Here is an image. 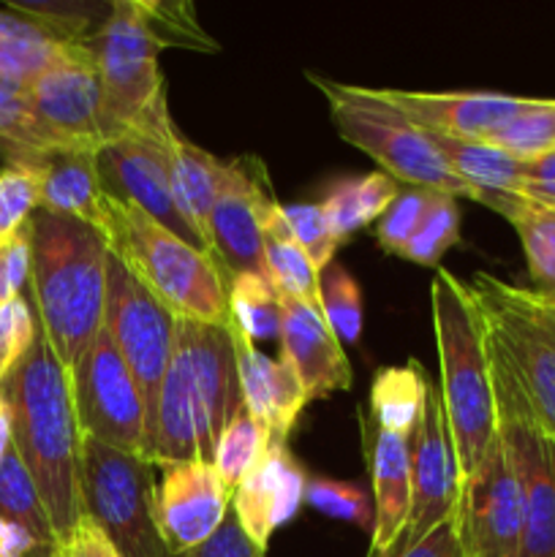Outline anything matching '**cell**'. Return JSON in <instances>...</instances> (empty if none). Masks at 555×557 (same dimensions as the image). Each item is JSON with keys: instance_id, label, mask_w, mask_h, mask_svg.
Wrapping results in <instances>:
<instances>
[{"instance_id": "ac0fdd59", "label": "cell", "mask_w": 555, "mask_h": 557, "mask_svg": "<svg viewBox=\"0 0 555 557\" xmlns=\"http://www.w3.org/2000/svg\"><path fill=\"white\" fill-rule=\"evenodd\" d=\"M232 495L215 466L205 460L174 462L163 468L156 493V525L169 555L201 547L226 520Z\"/></svg>"}, {"instance_id": "836d02e7", "label": "cell", "mask_w": 555, "mask_h": 557, "mask_svg": "<svg viewBox=\"0 0 555 557\" xmlns=\"http://www.w3.org/2000/svg\"><path fill=\"white\" fill-rule=\"evenodd\" d=\"M488 145L509 152L517 161H533L555 150V101L528 98L526 109L488 136Z\"/></svg>"}, {"instance_id": "6da1fadb", "label": "cell", "mask_w": 555, "mask_h": 557, "mask_svg": "<svg viewBox=\"0 0 555 557\" xmlns=\"http://www.w3.org/2000/svg\"><path fill=\"white\" fill-rule=\"evenodd\" d=\"M239 408L243 389L229 326L177 319L145 460L163 468L188 460L212 462L218 438Z\"/></svg>"}, {"instance_id": "e575fe53", "label": "cell", "mask_w": 555, "mask_h": 557, "mask_svg": "<svg viewBox=\"0 0 555 557\" xmlns=\"http://www.w3.org/2000/svg\"><path fill=\"white\" fill-rule=\"evenodd\" d=\"M319 281L332 332L341 343L357 346L359 335H362V292H359L357 277L341 261H332L326 270H321Z\"/></svg>"}, {"instance_id": "277c9868", "label": "cell", "mask_w": 555, "mask_h": 557, "mask_svg": "<svg viewBox=\"0 0 555 557\" xmlns=\"http://www.w3.org/2000/svg\"><path fill=\"white\" fill-rule=\"evenodd\" d=\"M430 308L439 346L441 403L455 441L460 476L468 479L498 433L482 313L466 283L446 270L435 272Z\"/></svg>"}, {"instance_id": "d6986e66", "label": "cell", "mask_w": 555, "mask_h": 557, "mask_svg": "<svg viewBox=\"0 0 555 557\" xmlns=\"http://www.w3.org/2000/svg\"><path fill=\"white\" fill-rule=\"evenodd\" d=\"M308 479L286 441H270L254 471L232 493V515L256 547L267 553L272 533L294 520L305 504Z\"/></svg>"}, {"instance_id": "83f0119b", "label": "cell", "mask_w": 555, "mask_h": 557, "mask_svg": "<svg viewBox=\"0 0 555 557\" xmlns=\"http://www.w3.org/2000/svg\"><path fill=\"white\" fill-rule=\"evenodd\" d=\"M264 264L267 277L272 286L283 294V297L303 302L305 308L313 310L319 319L326 321L324 299H321V281L316 267L299 248L294 239L292 228H288L283 207L275 205L264 221ZM330 324V321H326Z\"/></svg>"}, {"instance_id": "f1b7e54d", "label": "cell", "mask_w": 555, "mask_h": 557, "mask_svg": "<svg viewBox=\"0 0 555 557\" xmlns=\"http://www.w3.org/2000/svg\"><path fill=\"white\" fill-rule=\"evenodd\" d=\"M428 379L417 359L408 364L381 368L370 384V422L386 433L414 438L419 417H422L424 397H428Z\"/></svg>"}, {"instance_id": "f6af8a7d", "label": "cell", "mask_w": 555, "mask_h": 557, "mask_svg": "<svg viewBox=\"0 0 555 557\" xmlns=\"http://www.w3.org/2000/svg\"><path fill=\"white\" fill-rule=\"evenodd\" d=\"M321 207H324V215L330 221L332 232H335L337 243H346L354 232L365 226L357 199V177L337 180L335 185H330Z\"/></svg>"}, {"instance_id": "60d3db41", "label": "cell", "mask_w": 555, "mask_h": 557, "mask_svg": "<svg viewBox=\"0 0 555 557\" xmlns=\"http://www.w3.org/2000/svg\"><path fill=\"white\" fill-rule=\"evenodd\" d=\"M283 215H286L288 228H292L294 239L299 243V248L305 250V256L310 259V264L316 267V272L321 275V270L335 261L337 250V237L332 232L330 221L324 215V207L321 205H294L283 207Z\"/></svg>"}, {"instance_id": "7bdbcfd3", "label": "cell", "mask_w": 555, "mask_h": 557, "mask_svg": "<svg viewBox=\"0 0 555 557\" xmlns=\"http://www.w3.org/2000/svg\"><path fill=\"white\" fill-rule=\"evenodd\" d=\"M38 210L36 177L22 163H5L0 169V239L14 232Z\"/></svg>"}, {"instance_id": "5b68a950", "label": "cell", "mask_w": 555, "mask_h": 557, "mask_svg": "<svg viewBox=\"0 0 555 557\" xmlns=\"http://www.w3.org/2000/svg\"><path fill=\"white\" fill-rule=\"evenodd\" d=\"M101 232L118 256L177 319L229 324V275L210 253L185 243L128 201H103Z\"/></svg>"}, {"instance_id": "f5cc1de1", "label": "cell", "mask_w": 555, "mask_h": 557, "mask_svg": "<svg viewBox=\"0 0 555 557\" xmlns=\"http://www.w3.org/2000/svg\"><path fill=\"white\" fill-rule=\"evenodd\" d=\"M14 446V428H11V408L9 403L0 395V462L9 455V449Z\"/></svg>"}, {"instance_id": "f546056e", "label": "cell", "mask_w": 555, "mask_h": 557, "mask_svg": "<svg viewBox=\"0 0 555 557\" xmlns=\"http://www.w3.org/2000/svg\"><path fill=\"white\" fill-rule=\"evenodd\" d=\"M493 210L506 218L520 237L531 292L555 308V212L531 205L522 196H506Z\"/></svg>"}, {"instance_id": "7402d4cb", "label": "cell", "mask_w": 555, "mask_h": 557, "mask_svg": "<svg viewBox=\"0 0 555 557\" xmlns=\"http://www.w3.org/2000/svg\"><path fill=\"white\" fill-rule=\"evenodd\" d=\"M359 428L375 506L368 557H386L400 542L411 511V438L379 430L365 411H359Z\"/></svg>"}, {"instance_id": "44dd1931", "label": "cell", "mask_w": 555, "mask_h": 557, "mask_svg": "<svg viewBox=\"0 0 555 557\" xmlns=\"http://www.w3.org/2000/svg\"><path fill=\"white\" fill-rule=\"evenodd\" d=\"M375 90L419 128L468 141H484L528 103V98L504 92H414L392 87Z\"/></svg>"}, {"instance_id": "ee69618b", "label": "cell", "mask_w": 555, "mask_h": 557, "mask_svg": "<svg viewBox=\"0 0 555 557\" xmlns=\"http://www.w3.org/2000/svg\"><path fill=\"white\" fill-rule=\"evenodd\" d=\"M33 267V228L30 218L14 232L0 239V308L22 297L25 283H30Z\"/></svg>"}, {"instance_id": "c3c4849f", "label": "cell", "mask_w": 555, "mask_h": 557, "mask_svg": "<svg viewBox=\"0 0 555 557\" xmlns=\"http://www.w3.org/2000/svg\"><path fill=\"white\" fill-rule=\"evenodd\" d=\"M54 553L60 557H120L114 544L103 536L101 528L87 520V517H82L79 525L71 531L69 539H63L54 547Z\"/></svg>"}, {"instance_id": "db71d44e", "label": "cell", "mask_w": 555, "mask_h": 557, "mask_svg": "<svg viewBox=\"0 0 555 557\" xmlns=\"http://www.w3.org/2000/svg\"><path fill=\"white\" fill-rule=\"evenodd\" d=\"M30 557H60V555L54 553V549H44V547H41V549H36V553H33Z\"/></svg>"}, {"instance_id": "f35d334b", "label": "cell", "mask_w": 555, "mask_h": 557, "mask_svg": "<svg viewBox=\"0 0 555 557\" xmlns=\"http://www.w3.org/2000/svg\"><path fill=\"white\" fill-rule=\"evenodd\" d=\"M147 22L158 36L161 47H183L196 52H215V38L207 36L196 22L194 3H158V0H141Z\"/></svg>"}, {"instance_id": "d6a6232c", "label": "cell", "mask_w": 555, "mask_h": 557, "mask_svg": "<svg viewBox=\"0 0 555 557\" xmlns=\"http://www.w3.org/2000/svg\"><path fill=\"white\" fill-rule=\"evenodd\" d=\"M267 446H270V430L243 403V408L234 413L232 422L226 424V430L218 438L215 457H212V466H215L218 476H221L229 495L254 471V466L261 460Z\"/></svg>"}, {"instance_id": "8d00e7d4", "label": "cell", "mask_w": 555, "mask_h": 557, "mask_svg": "<svg viewBox=\"0 0 555 557\" xmlns=\"http://www.w3.org/2000/svg\"><path fill=\"white\" fill-rule=\"evenodd\" d=\"M65 145L33 114L25 90L0 82V150L3 156L20 150H44V147Z\"/></svg>"}, {"instance_id": "30bf717a", "label": "cell", "mask_w": 555, "mask_h": 557, "mask_svg": "<svg viewBox=\"0 0 555 557\" xmlns=\"http://www.w3.org/2000/svg\"><path fill=\"white\" fill-rule=\"evenodd\" d=\"M172 125L174 120L169 114L166 92H161L123 136L98 147V180H101L103 196L139 207L152 221L207 253L205 243L185 221L172 194L166 158V134Z\"/></svg>"}, {"instance_id": "603a6c76", "label": "cell", "mask_w": 555, "mask_h": 557, "mask_svg": "<svg viewBox=\"0 0 555 557\" xmlns=\"http://www.w3.org/2000/svg\"><path fill=\"white\" fill-rule=\"evenodd\" d=\"M281 319V357L297 373L310 400H324L332 392L351 389V364L343 343L324 319L305 308L303 302L283 297Z\"/></svg>"}, {"instance_id": "4fadbf2b", "label": "cell", "mask_w": 555, "mask_h": 557, "mask_svg": "<svg viewBox=\"0 0 555 557\" xmlns=\"http://www.w3.org/2000/svg\"><path fill=\"white\" fill-rule=\"evenodd\" d=\"M69 381L82 435L145 457V400L107 326H101L85 357L69 373Z\"/></svg>"}, {"instance_id": "ab89813d", "label": "cell", "mask_w": 555, "mask_h": 557, "mask_svg": "<svg viewBox=\"0 0 555 557\" xmlns=\"http://www.w3.org/2000/svg\"><path fill=\"white\" fill-rule=\"evenodd\" d=\"M433 199H435L433 190H424V188L400 190V196L392 201V207L381 215L379 226H375V239H379V245L386 250V253H395V256L403 253L408 239H411L414 234H417V228L422 226Z\"/></svg>"}, {"instance_id": "8992f818", "label": "cell", "mask_w": 555, "mask_h": 557, "mask_svg": "<svg viewBox=\"0 0 555 557\" xmlns=\"http://www.w3.org/2000/svg\"><path fill=\"white\" fill-rule=\"evenodd\" d=\"M330 103L332 123L341 139L368 152L381 172L406 183L408 188H424L452 199L479 201L477 190L468 188L435 150L428 131L392 107L375 87L337 85L326 76L308 74Z\"/></svg>"}, {"instance_id": "5bb4252c", "label": "cell", "mask_w": 555, "mask_h": 557, "mask_svg": "<svg viewBox=\"0 0 555 557\" xmlns=\"http://www.w3.org/2000/svg\"><path fill=\"white\" fill-rule=\"evenodd\" d=\"M455 525L462 557H520L522 553V487L498 433L477 471L462 479Z\"/></svg>"}, {"instance_id": "11a10c76", "label": "cell", "mask_w": 555, "mask_h": 557, "mask_svg": "<svg viewBox=\"0 0 555 557\" xmlns=\"http://www.w3.org/2000/svg\"><path fill=\"white\" fill-rule=\"evenodd\" d=\"M550 308H553V305H550ZM553 313H555V308H553Z\"/></svg>"}, {"instance_id": "52a82bcc", "label": "cell", "mask_w": 555, "mask_h": 557, "mask_svg": "<svg viewBox=\"0 0 555 557\" xmlns=\"http://www.w3.org/2000/svg\"><path fill=\"white\" fill-rule=\"evenodd\" d=\"M79 490L82 511L120 557H172L156 525L152 462L82 435Z\"/></svg>"}, {"instance_id": "4316f807", "label": "cell", "mask_w": 555, "mask_h": 557, "mask_svg": "<svg viewBox=\"0 0 555 557\" xmlns=\"http://www.w3.org/2000/svg\"><path fill=\"white\" fill-rule=\"evenodd\" d=\"M85 44L54 38L47 27L16 11H0V82L25 90L44 71L63 63Z\"/></svg>"}, {"instance_id": "2e32d148", "label": "cell", "mask_w": 555, "mask_h": 557, "mask_svg": "<svg viewBox=\"0 0 555 557\" xmlns=\"http://www.w3.org/2000/svg\"><path fill=\"white\" fill-rule=\"evenodd\" d=\"M275 205L259 158L226 161V177L210 212V245L212 259L229 277L239 272L267 275L264 221Z\"/></svg>"}, {"instance_id": "9c48e42d", "label": "cell", "mask_w": 555, "mask_h": 557, "mask_svg": "<svg viewBox=\"0 0 555 557\" xmlns=\"http://www.w3.org/2000/svg\"><path fill=\"white\" fill-rule=\"evenodd\" d=\"M482 313L484 332L515 370L539 422L555 441V313L531 288L511 286L490 272L466 283Z\"/></svg>"}, {"instance_id": "7c38bea8", "label": "cell", "mask_w": 555, "mask_h": 557, "mask_svg": "<svg viewBox=\"0 0 555 557\" xmlns=\"http://www.w3.org/2000/svg\"><path fill=\"white\" fill-rule=\"evenodd\" d=\"M103 326L139 386L147 411V438H150L158 392L177 337V315L112 253L107 261Z\"/></svg>"}, {"instance_id": "d590c367", "label": "cell", "mask_w": 555, "mask_h": 557, "mask_svg": "<svg viewBox=\"0 0 555 557\" xmlns=\"http://www.w3.org/2000/svg\"><path fill=\"white\" fill-rule=\"evenodd\" d=\"M457 239H460V207H457V199L435 194L422 226L408 239L400 256L419 267H439V261L444 259L452 245H457Z\"/></svg>"}, {"instance_id": "816d5d0a", "label": "cell", "mask_w": 555, "mask_h": 557, "mask_svg": "<svg viewBox=\"0 0 555 557\" xmlns=\"http://www.w3.org/2000/svg\"><path fill=\"white\" fill-rule=\"evenodd\" d=\"M36 549L41 547L25 528L0 517V557H30Z\"/></svg>"}, {"instance_id": "484cf974", "label": "cell", "mask_w": 555, "mask_h": 557, "mask_svg": "<svg viewBox=\"0 0 555 557\" xmlns=\"http://www.w3.org/2000/svg\"><path fill=\"white\" fill-rule=\"evenodd\" d=\"M435 150L446 161V166L468 185L477 190L479 205L490 207L504 196H522V183H526V161H517L509 152L488 145V141H468L455 139V136L435 134L428 131Z\"/></svg>"}, {"instance_id": "8fae6325", "label": "cell", "mask_w": 555, "mask_h": 557, "mask_svg": "<svg viewBox=\"0 0 555 557\" xmlns=\"http://www.w3.org/2000/svg\"><path fill=\"white\" fill-rule=\"evenodd\" d=\"M103 87V109L123 136L163 90L161 41L141 0H114L103 25L87 38Z\"/></svg>"}, {"instance_id": "d4e9b609", "label": "cell", "mask_w": 555, "mask_h": 557, "mask_svg": "<svg viewBox=\"0 0 555 557\" xmlns=\"http://www.w3.org/2000/svg\"><path fill=\"white\" fill-rule=\"evenodd\" d=\"M166 158L174 201H177L185 221L201 237L207 253L212 256L210 212L218 194H221L223 177H226V161H218L212 152L201 150L199 145L185 139L177 125H172L166 134Z\"/></svg>"}, {"instance_id": "4dcf8cb0", "label": "cell", "mask_w": 555, "mask_h": 557, "mask_svg": "<svg viewBox=\"0 0 555 557\" xmlns=\"http://www.w3.org/2000/svg\"><path fill=\"white\" fill-rule=\"evenodd\" d=\"M229 321L250 341H281L283 299L267 275L239 272L226 283Z\"/></svg>"}, {"instance_id": "ba28073f", "label": "cell", "mask_w": 555, "mask_h": 557, "mask_svg": "<svg viewBox=\"0 0 555 557\" xmlns=\"http://www.w3.org/2000/svg\"><path fill=\"white\" fill-rule=\"evenodd\" d=\"M484 343L493 381L495 424L520 479L526 506L520 557H555V441L542 428L515 370L488 332Z\"/></svg>"}, {"instance_id": "b9f144b4", "label": "cell", "mask_w": 555, "mask_h": 557, "mask_svg": "<svg viewBox=\"0 0 555 557\" xmlns=\"http://www.w3.org/2000/svg\"><path fill=\"white\" fill-rule=\"evenodd\" d=\"M36 310L25 297H16L0 308V381L27 357L38 341Z\"/></svg>"}, {"instance_id": "ffe728a7", "label": "cell", "mask_w": 555, "mask_h": 557, "mask_svg": "<svg viewBox=\"0 0 555 557\" xmlns=\"http://www.w3.org/2000/svg\"><path fill=\"white\" fill-rule=\"evenodd\" d=\"M5 163H22L38 185V210L76 218L101 228L103 196L98 180L96 150L76 145H52L44 150L9 152Z\"/></svg>"}, {"instance_id": "681fc988", "label": "cell", "mask_w": 555, "mask_h": 557, "mask_svg": "<svg viewBox=\"0 0 555 557\" xmlns=\"http://www.w3.org/2000/svg\"><path fill=\"white\" fill-rule=\"evenodd\" d=\"M522 199L555 212V150L542 158H533V161H526Z\"/></svg>"}, {"instance_id": "e0dca14e", "label": "cell", "mask_w": 555, "mask_h": 557, "mask_svg": "<svg viewBox=\"0 0 555 557\" xmlns=\"http://www.w3.org/2000/svg\"><path fill=\"white\" fill-rule=\"evenodd\" d=\"M25 98L33 114L65 145L98 150L120 136L103 109L101 76L87 44L30 82Z\"/></svg>"}, {"instance_id": "1f68e13d", "label": "cell", "mask_w": 555, "mask_h": 557, "mask_svg": "<svg viewBox=\"0 0 555 557\" xmlns=\"http://www.w3.org/2000/svg\"><path fill=\"white\" fill-rule=\"evenodd\" d=\"M0 517L25 528L36 539L38 547H58V536H54V528L49 522L47 509H44L36 482L30 479L14 446L0 462Z\"/></svg>"}, {"instance_id": "3957f363", "label": "cell", "mask_w": 555, "mask_h": 557, "mask_svg": "<svg viewBox=\"0 0 555 557\" xmlns=\"http://www.w3.org/2000/svg\"><path fill=\"white\" fill-rule=\"evenodd\" d=\"M30 228L38 330L71 373L103 326L109 245L98 226L47 210L33 212Z\"/></svg>"}, {"instance_id": "bcb514c9", "label": "cell", "mask_w": 555, "mask_h": 557, "mask_svg": "<svg viewBox=\"0 0 555 557\" xmlns=\"http://www.w3.org/2000/svg\"><path fill=\"white\" fill-rule=\"evenodd\" d=\"M177 557H264V549H259L248 536H245L237 517L226 515V520H223V525L212 533V539H207L201 547Z\"/></svg>"}, {"instance_id": "9a60e30c", "label": "cell", "mask_w": 555, "mask_h": 557, "mask_svg": "<svg viewBox=\"0 0 555 557\" xmlns=\"http://www.w3.org/2000/svg\"><path fill=\"white\" fill-rule=\"evenodd\" d=\"M462 476L455 441L446 424L439 386H428L422 417L411 438V511L406 531L386 557H397L422 542L430 531L455 520L460 506Z\"/></svg>"}, {"instance_id": "7dc6e473", "label": "cell", "mask_w": 555, "mask_h": 557, "mask_svg": "<svg viewBox=\"0 0 555 557\" xmlns=\"http://www.w3.org/2000/svg\"><path fill=\"white\" fill-rule=\"evenodd\" d=\"M397 196H400V183L386 172H370L365 177H357V199L365 226L381 221V215L390 210Z\"/></svg>"}, {"instance_id": "cb8c5ba5", "label": "cell", "mask_w": 555, "mask_h": 557, "mask_svg": "<svg viewBox=\"0 0 555 557\" xmlns=\"http://www.w3.org/2000/svg\"><path fill=\"white\" fill-rule=\"evenodd\" d=\"M229 332L237 354V375L243 403L259 422L270 430V441H288L299 413L308 406L303 384L286 359H270L256 351V343L229 321Z\"/></svg>"}, {"instance_id": "f907efd6", "label": "cell", "mask_w": 555, "mask_h": 557, "mask_svg": "<svg viewBox=\"0 0 555 557\" xmlns=\"http://www.w3.org/2000/svg\"><path fill=\"white\" fill-rule=\"evenodd\" d=\"M397 557H462L455 520L444 522L435 531H430L422 542H417L411 549H406V553Z\"/></svg>"}, {"instance_id": "74e56055", "label": "cell", "mask_w": 555, "mask_h": 557, "mask_svg": "<svg viewBox=\"0 0 555 557\" xmlns=\"http://www.w3.org/2000/svg\"><path fill=\"white\" fill-rule=\"evenodd\" d=\"M305 504H310L324 517L351 522V525L373 533V522H375L373 498H370L359 484H346L326 476H313L308 479V487H305Z\"/></svg>"}, {"instance_id": "7a4b0ae2", "label": "cell", "mask_w": 555, "mask_h": 557, "mask_svg": "<svg viewBox=\"0 0 555 557\" xmlns=\"http://www.w3.org/2000/svg\"><path fill=\"white\" fill-rule=\"evenodd\" d=\"M0 395L11 408L16 455L36 482L60 544L85 517L79 490L82 430L69 373L41 332L27 357L0 381Z\"/></svg>"}]
</instances>
